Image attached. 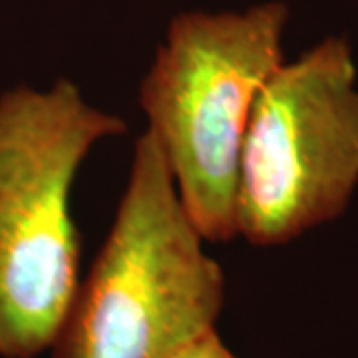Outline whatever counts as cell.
I'll use <instances>...</instances> for the list:
<instances>
[{"label": "cell", "mask_w": 358, "mask_h": 358, "mask_svg": "<svg viewBox=\"0 0 358 358\" xmlns=\"http://www.w3.org/2000/svg\"><path fill=\"white\" fill-rule=\"evenodd\" d=\"M203 241L145 129L114 223L80 279L52 358H179L215 331L225 275Z\"/></svg>", "instance_id": "1"}, {"label": "cell", "mask_w": 358, "mask_h": 358, "mask_svg": "<svg viewBox=\"0 0 358 358\" xmlns=\"http://www.w3.org/2000/svg\"><path fill=\"white\" fill-rule=\"evenodd\" d=\"M128 131L70 80L0 94V357L50 350L80 285L70 195L96 143Z\"/></svg>", "instance_id": "2"}, {"label": "cell", "mask_w": 358, "mask_h": 358, "mask_svg": "<svg viewBox=\"0 0 358 358\" xmlns=\"http://www.w3.org/2000/svg\"><path fill=\"white\" fill-rule=\"evenodd\" d=\"M281 2L245 13H181L140 84L148 131L205 241L237 237V179L257 96L282 64Z\"/></svg>", "instance_id": "3"}, {"label": "cell", "mask_w": 358, "mask_h": 358, "mask_svg": "<svg viewBox=\"0 0 358 358\" xmlns=\"http://www.w3.org/2000/svg\"><path fill=\"white\" fill-rule=\"evenodd\" d=\"M357 66L327 38L282 62L257 96L237 179V235L255 247L289 243L336 219L358 183Z\"/></svg>", "instance_id": "4"}, {"label": "cell", "mask_w": 358, "mask_h": 358, "mask_svg": "<svg viewBox=\"0 0 358 358\" xmlns=\"http://www.w3.org/2000/svg\"><path fill=\"white\" fill-rule=\"evenodd\" d=\"M179 358H239L229 346L223 343L217 329L201 336L197 343H193Z\"/></svg>", "instance_id": "5"}]
</instances>
